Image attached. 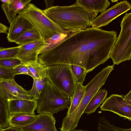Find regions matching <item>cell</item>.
<instances>
[{"instance_id": "obj_3", "label": "cell", "mask_w": 131, "mask_h": 131, "mask_svg": "<svg viewBox=\"0 0 131 131\" xmlns=\"http://www.w3.org/2000/svg\"><path fill=\"white\" fill-rule=\"evenodd\" d=\"M114 65H108L103 69L85 86V92L80 103L70 114L66 116L64 120L69 126L73 128L78 126L80 119L93 97L103 85L110 73L114 69Z\"/></svg>"}, {"instance_id": "obj_28", "label": "cell", "mask_w": 131, "mask_h": 131, "mask_svg": "<svg viewBox=\"0 0 131 131\" xmlns=\"http://www.w3.org/2000/svg\"><path fill=\"white\" fill-rule=\"evenodd\" d=\"M22 63L21 61L17 58L0 60V67L14 68Z\"/></svg>"}, {"instance_id": "obj_31", "label": "cell", "mask_w": 131, "mask_h": 131, "mask_svg": "<svg viewBox=\"0 0 131 131\" xmlns=\"http://www.w3.org/2000/svg\"><path fill=\"white\" fill-rule=\"evenodd\" d=\"M9 28H8L6 25L0 23V33H5L7 35L9 30Z\"/></svg>"}, {"instance_id": "obj_25", "label": "cell", "mask_w": 131, "mask_h": 131, "mask_svg": "<svg viewBox=\"0 0 131 131\" xmlns=\"http://www.w3.org/2000/svg\"><path fill=\"white\" fill-rule=\"evenodd\" d=\"M26 65L32 74L33 79L47 77L48 67L43 66L38 62Z\"/></svg>"}, {"instance_id": "obj_14", "label": "cell", "mask_w": 131, "mask_h": 131, "mask_svg": "<svg viewBox=\"0 0 131 131\" xmlns=\"http://www.w3.org/2000/svg\"><path fill=\"white\" fill-rule=\"evenodd\" d=\"M34 27L25 17L18 14L10 24L7 39L9 42L14 40L25 32Z\"/></svg>"}, {"instance_id": "obj_16", "label": "cell", "mask_w": 131, "mask_h": 131, "mask_svg": "<svg viewBox=\"0 0 131 131\" xmlns=\"http://www.w3.org/2000/svg\"><path fill=\"white\" fill-rule=\"evenodd\" d=\"M75 3L83 7L90 13H103L109 6L110 3L107 0H78Z\"/></svg>"}, {"instance_id": "obj_22", "label": "cell", "mask_w": 131, "mask_h": 131, "mask_svg": "<svg viewBox=\"0 0 131 131\" xmlns=\"http://www.w3.org/2000/svg\"><path fill=\"white\" fill-rule=\"evenodd\" d=\"M9 115L7 101L0 97V129L10 126L9 123Z\"/></svg>"}, {"instance_id": "obj_19", "label": "cell", "mask_w": 131, "mask_h": 131, "mask_svg": "<svg viewBox=\"0 0 131 131\" xmlns=\"http://www.w3.org/2000/svg\"><path fill=\"white\" fill-rule=\"evenodd\" d=\"M107 94L105 89L99 90L94 95L87 105L84 113L89 115L94 112L100 104L104 101Z\"/></svg>"}, {"instance_id": "obj_37", "label": "cell", "mask_w": 131, "mask_h": 131, "mask_svg": "<svg viewBox=\"0 0 131 131\" xmlns=\"http://www.w3.org/2000/svg\"><path fill=\"white\" fill-rule=\"evenodd\" d=\"M118 0H111V1H112V2H118Z\"/></svg>"}, {"instance_id": "obj_15", "label": "cell", "mask_w": 131, "mask_h": 131, "mask_svg": "<svg viewBox=\"0 0 131 131\" xmlns=\"http://www.w3.org/2000/svg\"><path fill=\"white\" fill-rule=\"evenodd\" d=\"M31 1L30 0H12L10 3H3L1 5L2 9L10 24L26 6Z\"/></svg>"}, {"instance_id": "obj_1", "label": "cell", "mask_w": 131, "mask_h": 131, "mask_svg": "<svg viewBox=\"0 0 131 131\" xmlns=\"http://www.w3.org/2000/svg\"><path fill=\"white\" fill-rule=\"evenodd\" d=\"M117 32L92 27L72 32L56 46L40 54L38 62L48 67L73 65L93 71L110 58Z\"/></svg>"}, {"instance_id": "obj_6", "label": "cell", "mask_w": 131, "mask_h": 131, "mask_svg": "<svg viewBox=\"0 0 131 131\" xmlns=\"http://www.w3.org/2000/svg\"><path fill=\"white\" fill-rule=\"evenodd\" d=\"M121 27L120 33L110 55L114 65L131 59V12L125 14Z\"/></svg>"}, {"instance_id": "obj_7", "label": "cell", "mask_w": 131, "mask_h": 131, "mask_svg": "<svg viewBox=\"0 0 131 131\" xmlns=\"http://www.w3.org/2000/svg\"><path fill=\"white\" fill-rule=\"evenodd\" d=\"M47 78L56 88L71 99L75 83L70 65L57 64L48 67Z\"/></svg>"}, {"instance_id": "obj_4", "label": "cell", "mask_w": 131, "mask_h": 131, "mask_svg": "<svg viewBox=\"0 0 131 131\" xmlns=\"http://www.w3.org/2000/svg\"><path fill=\"white\" fill-rule=\"evenodd\" d=\"M18 14L26 18L40 34L44 40L57 34L70 32L51 20L42 10L29 3Z\"/></svg>"}, {"instance_id": "obj_32", "label": "cell", "mask_w": 131, "mask_h": 131, "mask_svg": "<svg viewBox=\"0 0 131 131\" xmlns=\"http://www.w3.org/2000/svg\"><path fill=\"white\" fill-rule=\"evenodd\" d=\"M0 131H24L20 128L10 126L5 129H0Z\"/></svg>"}, {"instance_id": "obj_12", "label": "cell", "mask_w": 131, "mask_h": 131, "mask_svg": "<svg viewBox=\"0 0 131 131\" xmlns=\"http://www.w3.org/2000/svg\"><path fill=\"white\" fill-rule=\"evenodd\" d=\"M53 115L40 113L35 121L21 128L24 131H58L55 126L56 120Z\"/></svg>"}, {"instance_id": "obj_29", "label": "cell", "mask_w": 131, "mask_h": 131, "mask_svg": "<svg viewBox=\"0 0 131 131\" xmlns=\"http://www.w3.org/2000/svg\"><path fill=\"white\" fill-rule=\"evenodd\" d=\"M14 68L10 69L0 67V78L5 80L14 79L16 75Z\"/></svg>"}, {"instance_id": "obj_21", "label": "cell", "mask_w": 131, "mask_h": 131, "mask_svg": "<svg viewBox=\"0 0 131 131\" xmlns=\"http://www.w3.org/2000/svg\"><path fill=\"white\" fill-rule=\"evenodd\" d=\"M47 79V77L33 79L32 88L28 91L29 95L33 99L37 100L38 99L45 88Z\"/></svg>"}, {"instance_id": "obj_33", "label": "cell", "mask_w": 131, "mask_h": 131, "mask_svg": "<svg viewBox=\"0 0 131 131\" xmlns=\"http://www.w3.org/2000/svg\"><path fill=\"white\" fill-rule=\"evenodd\" d=\"M45 3L46 5V8L47 9L50 7H52L53 6V3H54V0H52V1H45Z\"/></svg>"}, {"instance_id": "obj_36", "label": "cell", "mask_w": 131, "mask_h": 131, "mask_svg": "<svg viewBox=\"0 0 131 131\" xmlns=\"http://www.w3.org/2000/svg\"><path fill=\"white\" fill-rule=\"evenodd\" d=\"M72 131H89L86 130H83L82 129L74 130Z\"/></svg>"}, {"instance_id": "obj_20", "label": "cell", "mask_w": 131, "mask_h": 131, "mask_svg": "<svg viewBox=\"0 0 131 131\" xmlns=\"http://www.w3.org/2000/svg\"><path fill=\"white\" fill-rule=\"evenodd\" d=\"M41 39L42 38L40 34L34 28L22 33L14 40V42L21 46Z\"/></svg>"}, {"instance_id": "obj_34", "label": "cell", "mask_w": 131, "mask_h": 131, "mask_svg": "<svg viewBox=\"0 0 131 131\" xmlns=\"http://www.w3.org/2000/svg\"><path fill=\"white\" fill-rule=\"evenodd\" d=\"M125 100H131V90L124 97Z\"/></svg>"}, {"instance_id": "obj_23", "label": "cell", "mask_w": 131, "mask_h": 131, "mask_svg": "<svg viewBox=\"0 0 131 131\" xmlns=\"http://www.w3.org/2000/svg\"><path fill=\"white\" fill-rule=\"evenodd\" d=\"M68 34H57L45 41V44L41 50L39 54L51 50L56 46Z\"/></svg>"}, {"instance_id": "obj_30", "label": "cell", "mask_w": 131, "mask_h": 131, "mask_svg": "<svg viewBox=\"0 0 131 131\" xmlns=\"http://www.w3.org/2000/svg\"><path fill=\"white\" fill-rule=\"evenodd\" d=\"M14 69L16 75L20 74H26L30 76L34 79L32 74L26 64H21Z\"/></svg>"}, {"instance_id": "obj_35", "label": "cell", "mask_w": 131, "mask_h": 131, "mask_svg": "<svg viewBox=\"0 0 131 131\" xmlns=\"http://www.w3.org/2000/svg\"><path fill=\"white\" fill-rule=\"evenodd\" d=\"M125 100L128 103L131 105V100Z\"/></svg>"}, {"instance_id": "obj_10", "label": "cell", "mask_w": 131, "mask_h": 131, "mask_svg": "<svg viewBox=\"0 0 131 131\" xmlns=\"http://www.w3.org/2000/svg\"><path fill=\"white\" fill-rule=\"evenodd\" d=\"M0 97L7 101L18 99H33L28 91L18 84L14 79L5 80L0 78Z\"/></svg>"}, {"instance_id": "obj_24", "label": "cell", "mask_w": 131, "mask_h": 131, "mask_svg": "<svg viewBox=\"0 0 131 131\" xmlns=\"http://www.w3.org/2000/svg\"><path fill=\"white\" fill-rule=\"evenodd\" d=\"M98 125L97 129L99 131H131V127L122 128L111 124L104 116L99 118Z\"/></svg>"}, {"instance_id": "obj_26", "label": "cell", "mask_w": 131, "mask_h": 131, "mask_svg": "<svg viewBox=\"0 0 131 131\" xmlns=\"http://www.w3.org/2000/svg\"><path fill=\"white\" fill-rule=\"evenodd\" d=\"M72 74L75 83L83 84L87 73L86 70L81 67L75 65H70Z\"/></svg>"}, {"instance_id": "obj_2", "label": "cell", "mask_w": 131, "mask_h": 131, "mask_svg": "<svg viewBox=\"0 0 131 131\" xmlns=\"http://www.w3.org/2000/svg\"><path fill=\"white\" fill-rule=\"evenodd\" d=\"M43 10L52 21L64 29L72 32L92 26L98 14L89 12L75 3L68 6H53Z\"/></svg>"}, {"instance_id": "obj_27", "label": "cell", "mask_w": 131, "mask_h": 131, "mask_svg": "<svg viewBox=\"0 0 131 131\" xmlns=\"http://www.w3.org/2000/svg\"><path fill=\"white\" fill-rule=\"evenodd\" d=\"M20 46L0 48V60L17 58Z\"/></svg>"}, {"instance_id": "obj_18", "label": "cell", "mask_w": 131, "mask_h": 131, "mask_svg": "<svg viewBox=\"0 0 131 131\" xmlns=\"http://www.w3.org/2000/svg\"><path fill=\"white\" fill-rule=\"evenodd\" d=\"M85 92V86L80 83H75L74 92L66 116L69 115L77 108L81 101Z\"/></svg>"}, {"instance_id": "obj_11", "label": "cell", "mask_w": 131, "mask_h": 131, "mask_svg": "<svg viewBox=\"0 0 131 131\" xmlns=\"http://www.w3.org/2000/svg\"><path fill=\"white\" fill-rule=\"evenodd\" d=\"M45 43L43 39L21 46L17 58L24 64L38 62L39 55Z\"/></svg>"}, {"instance_id": "obj_8", "label": "cell", "mask_w": 131, "mask_h": 131, "mask_svg": "<svg viewBox=\"0 0 131 131\" xmlns=\"http://www.w3.org/2000/svg\"><path fill=\"white\" fill-rule=\"evenodd\" d=\"M100 109L104 111L112 112L131 121V105L122 95L112 94L104 101L100 106Z\"/></svg>"}, {"instance_id": "obj_9", "label": "cell", "mask_w": 131, "mask_h": 131, "mask_svg": "<svg viewBox=\"0 0 131 131\" xmlns=\"http://www.w3.org/2000/svg\"><path fill=\"white\" fill-rule=\"evenodd\" d=\"M131 8L130 4L127 1L118 2L96 17L93 21L92 27L98 29L107 25Z\"/></svg>"}, {"instance_id": "obj_17", "label": "cell", "mask_w": 131, "mask_h": 131, "mask_svg": "<svg viewBox=\"0 0 131 131\" xmlns=\"http://www.w3.org/2000/svg\"><path fill=\"white\" fill-rule=\"evenodd\" d=\"M37 115L15 114L9 115V123L10 126L21 128L34 122Z\"/></svg>"}, {"instance_id": "obj_13", "label": "cell", "mask_w": 131, "mask_h": 131, "mask_svg": "<svg viewBox=\"0 0 131 131\" xmlns=\"http://www.w3.org/2000/svg\"><path fill=\"white\" fill-rule=\"evenodd\" d=\"M9 115L23 114L35 115L37 102L35 99H18L7 101Z\"/></svg>"}, {"instance_id": "obj_5", "label": "cell", "mask_w": 131, "mask_h": 131, "mask_svg": "<svg viewBox=\"0 0 131 131\" xmlns=\"http://www.w3.org/2000/svg\"><path fill=\"white\" fill-rule=\"evenodd\" d=\"M37 100L38 113H44L53 115L68 108L71 99L47 79L45 88Z\"/></svg>"}]
</instances>
